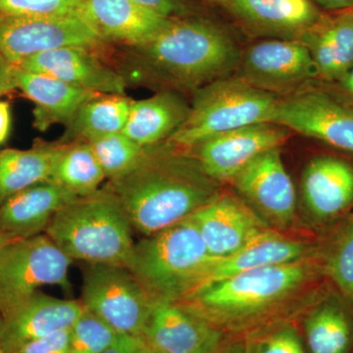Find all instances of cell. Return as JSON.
<instances>
[{
  "instance_id": "obj_1",
  "label": "cell",
  "mask_w": 353,
  "mask_h": 353,
  "mask_svg": "<svg viewBox=\"0 0 353 353\" xmlns=\"http://www.w3.org/2000/svg\"><path fill=\"white\" fill-rule=\"evenodd\" d=\"M105 187L132 229L145 236L187 219L219 194L192 150L168 141L145 148L138 163Z\"/></svg>"
},
{
  "instance_id": "obj_2",
  "label": "cell",
  "mask_w": 353,
  "mask_h": 353,
  "mask_svg": "<svg viewBox=\"0 0 353 353\" xmlns=\"http://www.w3.org/2000/svg\"><path fill=\"white\" fill-rule=\"evenodd\" d=\"M131 48L123 75L127 83L153 78L194 90L230 77L241 58L226 31L199 18L173 19L152 41Z\"/></svg>"
},
{
  "instance_id": "obj_3",
  "label": "cell",
  "mask_w": 353,
  "mask_h": 353,
  "mask_svg": "<svg viewBox=\"0 0 353 353\" xmlns=\"http://www.w3.org/2000/svg\"><path fill=\"white\" fill-rule=\"evenodd\" d=\"M132 230L119 201L104 185L62 208L44 234L73 261L128 267L136 245Z\"/></svg>"
},
{
  "instance_id": "obj_4",
  "label": "cell",
  "mask_w": 353,
  "mask_h": 353,
  "mask_svg": "<svg viewBox=\"0 0 353 353\" xmlns=\"http://www.w3.org/2000/svg\"><path fill=\"white\" fill-rule=\"evenodd\" d=\"M308 276L305 259L272 265L206 285L175 303L216 330L219 326L234 327L282 303Z\"/></svg>"
},
{
  "instance_id": "obj_5",
  "label": "cell",
  "mask_w": 353,
  "mask_h": 353,
  "mask_svg": "<svg viewBox=\"0 0 353 353\" xmlns=\"http://www.w3.org/2000/svg\"><path fill=\"white\" fill-rule=\"evenodd\" d=\"M214 259L187 218L136 243L127 268L153 303H179Z\"/></svg>"
},
{
  "instance_id": "obj_6",
  "label": "cell",
  "mask_w": 353,
  "mask_h": 353,
  "mask_svg": "<svg viewBox=\"0 0 353 353\" xmlns=\"http://www.w3.org/2000/svg\"><path fill=\"white\" fill-rule=\"evenodd\" d=\"M278 101L239 77L220 79L194 90L187 120L167 141L192 150L223 132L272 123Z\"/></svg>"
},
{
  "instance_id": "obj_7",
  "label": "cell",
  "mask_w": 353,
  "mask_h": 353,
  "mask_svg": "<svg viewBox=\"0 0 353 353\" xmlns=\"http://www.w3.org/2000/svg\"><path fill=\"white\" fill-rule=\"evenodd\" d=\"M73 260L44 234L19 239L0 250V315L4 316L44 285L69 289Z\"/></svg>"
},
{
  "instance_id": "obj_8",
  "label": "cell",
  "mask_w": 353,
  "mask_h": 353,
  "mask_svg": "<svg viewBox=\"0 0 353 353\" xmlns=\"http://www.w3.org/2000/svg\"><path fill=\"white\" fill-rule=\"evenodd\" d=\"M80 301L118 334L141 338L154 304L131 271L117 265H90Z\"/></svg>"
},
{
  "instance_id": "obj_9",
  "label": "cell",
  "mask_w": 353,
  "mask_h": 353,
  "mask_svg": "<svg viewBox=\"0 0 353 353\" xmlns=\"http://www.w3.org/2000/svg\"><path fill=\"white\" fill-rule=\"evenodd\" d=\"M102 41L81 15H0V50L12 63L65 46L94 48Z\"/></svg>"
},
{
  "instance_id": "obj_10",
  "label": "cell",
  "mask_w": 353,
  "mask_h": 353,
  "mask_svg": "<svg viewBox=\"0 0 353 353\" xmlns=\"http://www.w3.org/2000/svg\"><path fill=\"white\" fill-rule=\"evenodd\" d=\"M272 123L353 153V108L320 90L279 99Z\"/></svg>"
},
{
  "instance_id": "obj_11",
  "label": "cell",
  "mask_w": 353,
  "mask_h": 353,
  "mask_svg": "<svg viewBox=\"0 0 353 353\" xmlns=\"http://www.w3.org/2000/svg\"><path fill=\"white\" fill-rule=\"evenodd\" d=\"M239 78L270 92H290L318 77L314 61L299 39L260 41L241 54Z\"/></svg>"
},
{
  "instance_id": "obj_12",
  "label": "cell",
  "mask_w": 353,
  "mask_h": 353,
  "mask_svg": "<svg viewBox=\"0 0 353 353\" xmlns=\"http://www.w3.org/2000/svg\"><path fill=\"white\" fill-rule=\"evenodd\" d=\"M290 132L274 123H259L223 132L190 150L211 179L217 183L228 182L254 158L280 148Z\"/></svg>"
},
{
  "instance_id": "obj_13",
  "label": "cell",
  "mask_w": 353,
  "mask_h": 353,
  "mask_svg": "<svg viewBox=\"0 0 353 353\" xmlns=\"http://www.w3.org/2000/svg\"><path fill=\"white\" fill-rule=\"evenodd\" d=\"M188 218L213 257L233 254L269 229L245 202L228 194H218Z\"/></svg>"
},
{
  "instance_id": "obj_14",
  "label": "cell",
  "mask_w": 353,
  "mask_h": 353,
  "mask_svg": "<svg viewBox=\"0 0 353 353\" xmlns=\"http://www.w3.org/2000/svg\"><path fill=\"white\" fill-rule=\"evenodd\" d=\"M17 66L92 94L126 95V79L102 62L92 48L65 46L27 58Z\"/></svg>"
},
{
  "instance_id": "obj_15",
  "label": "cell",
  "mask_w": 353,
  "mask_h": 353,
  "mask_svg": "<svg viewBox=\"0 0 353 353\" xmlns=\"http://www.w3.org/2000/svg\"><path fill=\"white\" fill-rule=\"evenodd\" d=\"M231 182L241 196L269 219L281 225L294 219L296 190L285 170L280 148L254 158Z\"/></svg>"
},
{
  "instance_id": "obj_16",
  "label": "cell",
  "mask_w": 353,
  "mask_h": 353,
  "mask_svg": "<svg viewBox=\"0 0 353 353\" xmlns=\"http://www.w3.org/2000/svg\"><path fill=\"white\" fill-rule=\"evenodd\" d=\"M80 299H62L36 292L2 316L0 348L14 353L27 343L67 330L83 312Z\"/></svg>"
},
{
  "instance_id": "obj_17",
  "label": "cell",
  "mask_w": 353,
  "mask_h": 353,
  "mask_svg": "<svg viewBox=\"0 0 353 353\" xmlns=\"http://www.w3.org/2000/svg\"><path fill=\"white\" fill-rule=\"evenodd\" d=\"M80 15L103 41L129 48L152 41L172 22L132 0H85Z\"/></svg>"
},
{
  "instance_id": "obj_18",
  "label": "cell",
  "mask_w": 353,
  "mask_h": 353,
  "mask_svg": "<svg viewBox=\"0 0 353 353\" xmlns=\"http://www.w3.org/2000/svg\"><path fill=\"white\" fill-rule=\"evenodd\" d=\"M148 347L161 353H209L220 334L180 304L157 301L143 334Z\"/></svg>"
},
{
  "instance_id": "obj_19",
  "label": "cell",
  "mask_w": 353,
  "mask_h": 353,
  "mask_svg": "<svg viewBox=\"0 0 353 353\" xmlns=\"http://www.w3.org/2000/svg\"><path fill=\"white\" fill-rule=\"evenodd\" d=\"M77 197L52 181L32 185L0 204V232L16 239L41 234L53 217Z\"/></svg>"
},
{
  "instance_id": "obj_20",
  "label": "cell",
  "mask_w": 353,
  "mask_h": 353,
  "mask_svg": "<svg viewBox=\"0 0 353 353\" xmlns=\"http://www.w3.org/2000/svg\"><path fill=\"white\" fill-rule=\"evenodd\" d=\"M308 250L307 245L301 241L290 240L273 230H266L233 254L215 257L199 274L190 296L201 288L238 274L305 259Z\"/></svg>"
},
{
  "instance_id": "obj_21",
  "label": "cell",
  "mask_w": 353,
  "mask_h": 353,
  "mask_svg": "<svg viewBox=\"0 0 353 353\" xmlns=\"http://www.w3.org/2000/svg\"><path fill=\"white\" fill-rule=\"evenodd\" d=\"M301 192L315 217H336L353 203V167L338 158H314L304 169Z\"/></svg>"
},
{
  "instance_id": "obj_22",
  "label": "cell",
  "mask_w": 353,
  "mask_h": 353,
  "mask_svg": "<svg viewBox=\"0 0 353 353\" xmlns=\"http://www.w3.org/2000/svg\"><path fill=\"white\" fill-rule=\"evenodd\" d=\"M296 39L307 48L318 77L340 80L353 67V9L322 16Z\"/></svg>"
},
{
  "instance_id": "obj_23",
  "label": "cell",
  "mask_w": 353,
  "mask_h": 353,
  "mask_svg": "<svg viewBox=\"0 0 353 353\" xmlns=\"http://www.w3.org/2000/svg\"><path fill=\"white\" fill-rule=\"evenodd\" d=\"M17 88L34 104L32 125L41 132L54 125H67L81 106L97 94L68 85L53 77L18 67Z\"/></svg>"
},
{
  "instance_id": "obj_24",
  "label": "cell",
  "mask_w": 353,
  "mask_h": 353,
  "mask_svg": "<svg viewBox=\"0 0 353 353\" xmlns=\"http://www.w3.org/2000/svg\"><path fill=\"white\" fill-rule=\"evenodd\" d=\"M226 7L252 29L296 39L323 16L312 0H228Z\"/></svg>"
},
{
  "instance_id": "obj_25",
  "label": "cell",
  "mask_w": 353,
  "mask_h": 353,
  "mask_svg": "<svg viewBox=\"0 0 353 353\" xmlns=\"http://www.w3.org/2000/svg\"><path fill=\"white\" fill-rule=\"evenodd\" d=\"M190 106L180 95L163 90L152 97L132 101L123 134L148 148L167 141L189 116Z\"/></svg>"
},
{
  "instance_id": "obj_26",
  "label": "cell",
  "mask_w": 353,
  "mask_h": 353,
  "mask_svg": "<svg viewBox=\"0 0 353 353\" xmlns=\"http://www.w3.org/2000/svg\"><path fill=\"white\" fill-rule=\"evenodd\" d=\"M132 101L126 95H94L81 106L58 143H90L102 137L122 132Z\"/></svg>"
},
{
  "instance_id": "obj_27",
  "label": "cell",
  "mask_w": 353,
  "mask_h": 353,
  "mask_svg": "<svg viewBox=\"0 0 353 353\" xmlns=\"http://www.w3.org/2000/svg\"><path fill=\"white\" fill-rule=\"evenodd\" d=\"M58 150V143L37 141L27 150H0V204L21 190L50 180Z\"/></svg>"
},
{
  "instance_id": "obj_28",
  "label": "cell",
  "mask_w": 353,
  "mask_h": 353,
  "mask_svg": "<svg viewBox=\"0 0 353 353\" xmlns=\"http://www.w3.org/2000/svg\"><path fill=\"white\" fill-rule=\"evenodd\" d=\"M58 143L59 150L48 181L63 185L78 196H88L101 189L105 174L88 143Z\"/></svg>"
},
{
  "instance_id": "obj_29",
  "label": "cell",
  "mask_w": 353,
  "mask_h": 353,
  "mask_svg": "<svg viewBox=\"0 0 353 353\" xmlns=\"http://www.w3.org/2000/svg\"><path fill=\"white\" fill-rule=\"evenodd\" d=\"M305 334L311 353H347L353 343V324L340 306L323 304L306 319Z\"/></svg>"
},
{
  "instance_id": "obj_30",
  "label": "cell",
  "mask_w": 353,
  "mask_h": 353,
  "mask_svg": "<svg viewBox=\"0 0 353 353\" xmlns=\"http://www.w3.org/2000/svg\"><path fill=\"white\" fill-rule=\"evenodd\" d=\"M106 179L112 180L132 169L145 152L123 132L109 134L88 143Z\"/></svg>"
},
{
  "instance_id": "obj_31",
  "label": "cell",
  "mask_w": 353,
  "mask_h": 353,
  "mask_svg": "<svg viewBox=\"0 0 353 353\" xmlns=\"http://www.w3.org/2000/svg\"><path fill=\"white\" fill-rule=\"evenodd\" d=\"M118 334L101 318L85 309L70 328V353H103Z\"/></svg>"
},
{
  "instance_id": "obj_32",
  "label": "cell",
  "mask_w": 353,
  "mask_h": 353,
  "mask_svg": "<svg viewBox=\"0 0 353 353\" xmlns=\"http://www.w3.org/2000/svg\"><path fill=\"white\" fill-rule=\"evenodd\" d=\"M327 271L341 292L353 299V216L330 253Z\"/></svg>"
},
{
  "instance_id": "obj_33",
  "label": "cell",
  "mask_w": 353,
  "mask_h": 353,
  "mask_svg": "<svg viewBox=\"0 0 353 353\" xmlns=\"http://www.w3.org/2000/svg\"><path fill=\"white\" fill-rule=\"evenodd\" d=\"M85 0H0V15H80Z\"/></svg>"
},
{
  "instance_id": "obj_34",
  "label": "cell",
  "mask_w": 353,
  "mask_h": 353,
  "mask_svg": "<svg viewBox=\"0 0 353 353\" xmlns=\"http://www.w3.org/2000/svg\"><path fill=\"white\" fill-rule=\"evenodd\" d=\"M252 353H305L296 329L283 327L255 341Z\"/></svg>"
},
{
  "instance_id": "obj_35",
  "label": "cell",
  "mask_w": 353,
  "mask_h": 353,
  "mask_svg": "<svg viewBox=\"0 0 353 353\" xmlns=\"http://www.w3.org/2000/svg\"><path fill=\"white\" fill-rule=\"evenodd\" d=\"M14 353H70V329L27 343Z\"/></svg>"
},
{
  "instance_id": "obj_36",
  "label": "cell",
  "mask_w": 353,
  "mask_h": 353,
  "mask_svg": "<svg viewBox=\"0 0 353 353\" xmlns=\"http://www.w3.org/2000/svg\"><path fill=\"white\" fill-rule=\"evenodd\" d=\"M132 1L171 19L188 17L190 13V7L183 0H132Z\"/></svg>"
},
{
  "instance_id": "obj_37",
  "label": "cell",
  "mask_w": 353,
  "mask_h": 353,
  "mask_svg": "<svg viewBox=\"0 0 353 353\" xmlns=\"http://www.w3.org/2000/svg\"><path fill=\"white\" fill-rule=\"evenodd\" d=\"M150 347L141 336L119 334L103 353H148Z\"/></svg>"
},
{
  "instance_id": "obj_38",
  "label": "cell",
  "mask_w": 353,
  "mask_h": 353,
  "mask_svg": "<svg viewBox=\"0 0 353 353\" xmlns=\"http://www.w3.org/2000/svg\"><path fill=\"white\" fill-rule=\"evenodd\" d=\"M18 66L0 50V97L17 88Z\"/></svg>"
},
{
  "instance_id": "obj_39",
  "label": "cell",
  "mask_w": 353,
  "mask_h": 353,
  "mask_svg": "<svg viewBox=\"0 0 353 353\" xmlns=\"http://www.w3.org/2000/svg\"><path fill=\"white\" fill-rule=\"evenodd\" d=\"M11 129V111L8 102L0 101V145L6 143Z\"/></svg>"
},
{
  "instance_id": "obj_40",
  "label": "cell",
  "mask_w": 353,
  "mask_h": 353,
  "mask_svg": "<svg viewBox=\"0 0 353 353\" xmlns=\"http://www.w3.org/2000/svg\"><path fill=\"white\" fill-rule=\"evenodd\" d=\"M312 1L328 11L343 12V11L353 9V0H312Z\"/></svg>"
},
{
  "instance_id": "obj_41",
  "label": "cell",
  "mask_w": 353,
  "mask_h": 353,
  "mask_svg": "<svg viewBox=\"0 0 353 353\" xmlns=\"http://www.w3.org/2000/svg\"><path fill=\"white\" fill-rule=\"evenodd\" d=\"M338 82L340 83L341 88L353 97V67L348 70Z\"/></svg>"
},
{
  "instance_id": "obj_42",
  "label": "cell",
  "mask_w": 353,
  "mask_h": 353,
  "mask_svg": "<svg viewBox=\"0 0 353 353\" xmlns=\"http://www.w3.org/2000/svg\"><path fill=\"white\" fill-rule=\"evenodd\" d=\"M209 353H246L243 347H239V345H231V347H226L221 348L220 345H218L215 350Z\"/></svg>"
},
{
  "instance_id": "obj_43",
  "label": "cell",
  "mask_w": 353,
  "mask_h": 353,
  "mask_svg": "<svg viewBox=\"0 0 353 353\" xmlns=\"http://www.w3.org/2000/svg\"><path fill=\"white\" fill-rule=\"evenodd\" d=\"M16 240H19V239L13 238V236H9V234L0 232V250H1L4 246L8 245V243H12V241Z\"/></svg>"
},
{
  "instance_id": "obj_44",
  "label": "cell",
  "mask_w": 353,
  "mask_h": 353,
  "mask_svg": "<svg viewBox=\"0 0 353 353\" xmlns=\"http://www.w3.org/2000/svg\"><path fill=\"white\" fill-rule=\"evenodd\" d=\"M209 2H212V3L220 4V6H223L226 7L228 3V0H208Z\"/></svg>"
},
{
  "instance_id": "obj_45",
  "label": "cell",
  "mask_w": 353,
  "mask_h": 353,
  "mask_svg": "<svg viewBox=\"0 0 353 353\" xmlns=\"http://www.w3.org/2000/svg\"><path fill=\"white\" fill-rule=\"evenodd\" d=\"M1 327H2V317L0 315V336H1Z\"/></svg>"
},
{
  "instance_id": "obj_46",
  "label": "cell",
  "mask_w": 353,
  "mask_h": 353,
  "mask_svg": "<svg viewBox=\"0 0 353 353\" xmlns=\"http://www.w3.org/2000/svg\"><path fill=\"white\" fill-rule=\"evenodd\" d=\"M148 353H161L159 352H157V350H152V348H150V352Z\"/></svg>"
},
{
  "instance_id": "obj_47",
  "label": "cell",
  "mask_w": 353,
  "mask_h": 353,
  "mask_svg": "<svg viewBox=\"0 0 353 353\" xmlns=\"http://www.w3.org/2000/svg\"><path fill=\"white\" fill-rule=\"evenodd\" d=\"M0 353H4L3 350H2L1 348H0Z\"/></svg>"
}]
</instances>
